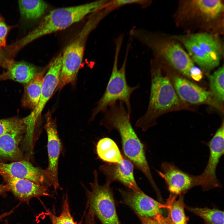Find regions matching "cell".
<instances>
[{"mask_svg":"<svg viewBox=\"0 0 224 224\" xmlns=\"http://www.w3.org/2000/svg\"><path fill=\"white\" fill-rule=\"evenodd\" d=\"M100 122L109 132L114 129L120 137L125 156L141 171L155 189L153 180L145 155L144 146L134 129L124 103L118 101L110 105L103 113Z\"/></svg>","mask_w":224,"mask_h":224,"instance_id":"6da1fadb","label":"cell"},{"mask_svg":"<svg viewBox=\"0 0 224 224\" xmlns=\"http://www.w3.org/2000/svg\"><path fill=\"white\" fill-rule=\"evenodd\" d=\"M151 86L149 104L144 114L135 125L144 132L155 125L156 119L166 111L179 105V97L169 77L158 63H151Z\"/></svg>","mask_w":224,"mask_h":224,"instance_id":"7a4b0ae2","label":"cell"},{"mask_svg":"<svg viewBox=\"0 0 224 224\" xmlns=\"http://www.w3.org/2000/svg\"><path fill=\"white\" fill-rule=\"evenodd\" d=\"M109 0H98L51 11L34 30L16 43L19 49L44 35L64 29L91 13L102 10Z\"/></svg>","mask_w":224,"mask_h":224,"instance_id":"3957f363","label":"cell"},{"mask_svg":"<svg viewBox=\"0 0 224 224\" xmlns=\"http://www.w3.org/2000/svg\"><path fill=\"white\" fill-rule=\"evenodd\" d=\"M129 35L148 47L157 58L165 60L182 74L191 78L190 71L195 66L194 62L174 39H167L156 33L136 28L131 30Z\"/></svg>","mask_w":224,"mask_h":224,"instance_id":"277c9868","label":"cell"},{"mask_svg":"<svg viewBox=\"0 0 224 224\" xmlns=\"http://www.w3.org/2000/svg\"><path fill=\"white\" fill-rule=\"evenodd\" d=\"M123 39L118 37L116 41L115 51L111 74L103 96L92 111L90 121H92L100 112L103 113L111 104L121 101L125 105L128 114L132 112L130 98L133 93L140 87L139 84L131 86L128 84L126 74V66L129 47H127L122 65L118 67V57Z\"/></svg>","mask_w":224,"mask_h":224,"instance_id":"5b68a950","label":"cell"},{"mask_svg":"<svg viewBox=\"0 0 224 224\" xmlns=\"http://www.w3.org/2000/svg\"><path fill=\"white\" fill-rule=\"evenodd\" d=\"M93 174L94 181L90 183L91 190L86 189L87 208L98 217L102 224H121L116 212L110 184L106 182L104 184L100 185L96 170Z\"/></svg>","mask_w":224,"mask_h":224,"instance_id":"8992f818","label":"cell"},{"mask_svg":"<svg viewBox=\"0 0 224 224\" xmlns=\"http://www.w3.org/2000/svg\"><path fill=\"white\" fill-rule=\"evenodd\" d=\"M62 64V54L60 53L51 61L44 76L37 105L29 115L23 118L26 128L25 139L28 141L32 142L35 138L36 124L47 103L55 93L59 82Z\"/></svg>","mask_w":224,"mask_h":224,"instance_id":"52a82bcc","label":"cell"},{"mask_svg":"<svg viewBox=\"0 0 224 224\" xmlns=\"http://www.w3.org/2000/svg\"><path fill=\"white\" fill-rule=\"evenodd\" d=\"M93 26L87 25L65 48L62 54L61 69L55 92L75 80L82 61L86 37Z\"/></svg>","mask_w":224,"mask_h":224,"instance_id":"ba28073f","label":"cell"},{"mask_svg":"<svg viewBox=\"0 0 224 224\" xmlns=\"http://www.w3.org/2000/svg\"><path fill=\"white\" fill-rule=\"evenodd\" d=\"M224 126L222 122L220 127L206 144L209 148V156L206 166L199 175L200 186L204 191L221 186L216 175L220 160L224 154Z\"/></svg>","mask_w":224,"mask_h":224,"instance_id":"9c48e42d","label":"cell"},{"mask_svg":"<svg viewBox=\"0 0 224 224\" xmlns=\"http://www.w3.org/2000/svg\"><path fill=\"white\" fill-rule=\"evenodd\" d=\"M161 170L156 171L163 179L170 194L184 195L193 187L200 186L199 175L186 172L173 163L164 162L161 164Z\"/></svg>","mask_w":224,"mask_h":224,"instance_id":"30bf717a","label":"cell"},{"mask_svg":"<svg viewBox=\"0 0 224 224\" xmlns=\"http://www.w3.org/2000/svg\"><path fill=\"white\" fill-rule=\"evenodd\" d=\"M44 128L47 136L48 165L45 170L49 176L55 192L60 189L58 180V164L62 149L61 142L58 133L56 120L50 111L45 114Z\"/></svg>","mask_w":224,"mask_h":224,"instance_id":"8fae6325","label":"cell"},{"mask_svg":"<svg viewBox=\"0 0 224 224\" xmlns=\"http://www.w3.org/2000/svg\"><path fill=\"white\" fill-rule=\"evenodd\" d=\"M223 10L222 0H187L183 3L180 9V15L184 18H197L209 23L216 20Z\"/></svg>","mask_w":224,"mask_h":224,"instance_id":"7c38bea8","label":"cell"},{"mask_svg":"<svg viewBox=\"0 0 224 224\" xmlns=\"http://www.w3.org/2000/svg\"><path fill=\"white\" fill-rule=\"evenodd\" d=\"M173 84L177 96L182 100L192 104H207L221 110L210 91L180 77H175Z\"/></svg>","mask_w":224,"mask_h":224,"instance_id":"4fadbf2b","label":"cell"},{"mask_svg":"<svg viewBox=\"0 0 224 224\" xmlns=\"http://www.w3.org/2000/svg\"><path fill=\"white\" fill-rule=\"evenodd\" d=\"M123 201L136 213L138 216L152 217L161 214V210L166 205L157 202L146 195L141 189L127 190L120 189Z\"/></svg>","mask_w":224,"mask_h":224,"instance_id":"5bb4252c","label":"cell"},{"mask_svg":"<svg viewBox=\"0 0 224 224\" xmlns=\"http://www.w3.org/2000/svg\"><path fill=\"white\" fill-rule=\"evenodd\" d=\"M0 170L15 178L28 180L47 188L52 186L45 169L34 166L25 160L9 163L0 162Z\"/></svg>","mask_w":224,"mask_h":224,"instance_id":"9a60e30c","label":"cell"},{"mask_svg":"<svg viewBox=\"0 0 224 224\" xmlns=\"http://www.w3.org/2000/svg\"><path fill=\"white\" fill-rule=\"evenodd\" d=\"M10 191L20 202L28 203L32 198L51 196L48 188L31 180L13 177L0 170Z\"/></svg>","mask_w":224,"mask_h":224,"instance_id":"2e32d148","label":"cell"},{"mask_svg":"<svg viewBox=\"0 0 224 224\" xmlns=\"http://www.w3.org/2000/svg\"><path fill=\"white\" fill-rule=\"evenodd\" d=\"M134 166L129 160L123 156L119 163H105L100 166L99 170L105 177L106 182L111 184L117 181L129 189L139 190L134 175Z\"/></svg>","mask_w":224,"mask_h":224,"instance_id":"e0dca14e","label":"cell"},{"mask_svg":"<svg viewBox=\"0 0 224 224\" xmlns=\"http://www.w3.org/2000/svg\"><path fill=\"white\" fill-rule=\"evenodd\" d=\"M26 128L24 124L0 136V157L13 160L22 157L19 145Z\"/></svg>","mask_w":224,"mask_h":224,"instance_id":"ac0fdd59","label":"cell"},{"mask_svg":"<svg viewBox=\"0 0 224 224\" xmlns=\"http://www.w3.org/2000/svg\"><path fill=\"white\" fill-rule=\"evenodd\" d=\"M199 47L210 58L216 67L218 66L223 55V48L222 42L215 35L202 33L189 35Z\"/></svg>","mask_w":224,"mask_h":224,"instance_id":"d6986e66","label":"cell"},{"mask_svg":"<svg viewBox=\"0 0 224 224\" xmlns=\"http://www.w3.org/2000/svg\"><path fill=\"white\" fill-rule=\"evenodd\" d=\"M45 72V70L38 72L25 84L24 93L21 100L23 107L33 110L37 105L41 95Z\"/></svg>","mask_w":224,"mask_h":224,"instance_id":"ffe728a7","label":"cell"},{"mask_svg":"<svg viewBox=\"0 0 224 224\" xmlns=\"http://www.w3.org/2000/svg\"><path fill=\"white\" fill-rule=\"evenodd\" d=\"M171 38L181 42L184 45L187 51V53L193 61L203 70L208 71L216 67L210 58L189 35L173 36Z\"/></svg>","mask_w":224,"mask_h":224,"instance_id":"44dd1931","label":"cell"},{"mask_svg":"<svg viewBox=\"0 0 224 224\" xmlns=\"http://www.w3.org/2000/svg\"><path fill=\"white\" fill-rule=\"evenodd\" d=\"M6 68L8 79L26 84L38 72L33 65L25 62L10 60Z\"/></svg>","mask_w":224,"mask_h":224,"instance_id":"7402d4cb","label":"cell"},{"mask_svg":"<svg viewBox=\"0 0 224 224\" xmlns=\"http://www.w3.org/2000/svg\"><path fill=\"white\" fill-rule=\"evenodd\" d=\"M96 152L99 158L106 163H118L123 157L116 143L107 137L102 138L98 141Z\"/></svg>","mask_w":224,"mask_h":224,"instance_id":"603a6c76","label":"cell"},{"mask_svg":"<svg viewBox=\"0 0 224 224\" xmlns=\"http://www.w3.org/2000/svg\"><path fill=\"white\" fill-rule=\"evenodd\" d=\"M184 195H179L176 199L178 196L170 194L167 200L166 205L168 214L174 224H187L189 220L185 213Z\"/></svg>","mask_w":224,"mask_h":224,"instance_id":"cb8c5ba5","label":"cell"},{"mask_svg":"<svg viewBox=\"0 0 224 224\" xmlns=\"http://www.w3.org/2000/svg\"><path fill=\"white\" fill-rule=\"evenodd\" d=\"M18 5L22 16L28 20H33L40 18L44 14L47 8V4L42 0H19Z\"/></svg>","mask_w":224,"mask_h":224,"instance_id":"d4e9b609","label":"cell"},{"mask_svg":"<svg viewBox=\"0 0 224 224\" xmlns=\"http://www.w3.org/2000/svg\"><path fill=\"white\" fill-rule=\"evenodd\" d=\"M185 208L189 211L202 218L204 222V224H224V212L220 209L186 206Z\"/></svg>","mask_w":224,"mask_h":224,"instance_id":"484cf974","label":"cell"},{"mask_svg":"<svg viewBox=\"0 0 224 224\" xmlns=\"http://www.w3.org/2000/svg\"><path fill=\"white\" fill-rule=\"evenodd\" d=\"M224 66L218 68L208 77L210 91L219 103H223L224 99Z\"/></svg>","mask_w":224,"mask_h":224,"instance_id":"4316f807","label":"cell"},{"mask_svg":"<svg viewBox=\"0 0 224 224\" xmlns=\"http://www.w3.org/2000/svg\"><path fill=\"white\" fill-rule=\"evenodd\" d=\"M62 211L59 216H57L50 211H48V215L52 224H81L75 222L72 216L70 209L68 194H64L63 198Z\"/></svg>","mask_w":224,"mask_h":224,"instance_id":"83f0119b","label":"cell"},{"mask_svg":"<svg viewBox=\"0 0 224 224\" xmlns=\"http://www.w3.org/2000/svg\"><path fill=\"white\" fill-rule=\"evenodd\" d=\"M24 124L23 119L17 117L0 119V136Z\"/></svg>","mask_w":224,"mask_h":224,"instance_id":"f1b7e54d","label":"cell"},{"mask_svg":"<svg viewBox=\"0 0 224 224\" xmlns=\"http://www.w3.org/2000/svg\"><path fill=\"white\" fill-rule=\"evenodd\" d=\"M151 1L143 0H114L109 1L107 8L110 12L121 6L131 4H139L142 7H146L151 3Z\"/></svg>","mask_w":224,"mask_h":224,"instance_id":"f546056e","label":"cell"},{"mask_svg":"<svg viewBox=\"0 0 224 224\" xmlns=\"http://www.w3.org/2000/svg\"><path fill=\"white\" fill-rule=\"evenodd\" d=\"M12 27L9 26L0 14V49L6 47L7 35Z\"/></svg>","mask_w":224,"mask_h":224,"instance_id":"4dcf8cb0","label":"cell"},{"mask_svg":"<svg viewBox=\"0 0 224 224\" xmlns=\"http://www.w3.org/2000/svg\"><path fill=\"white\" fill-rule=\"evenodd\" d=\"M142 224H164L162 219L163 215L159 214L152 217H142L138 216Z\"/></svg>","mask_w":224,"mask_h":224,"instance_id":"1f68e13d","label":"cell"},{"mask_svg":"<svg viewBox=\"0 0 224 224\" xmlns=\"http://www.w3.org/2000/svg\"><path fill=\"white\" fill-rule=\"evenodd\" d=\"M190 74L191 78L196 81H200L202 77V73L201 70L195 66L191 70Z\"/></svg>","mask_w":224,"mask_h":224,"instance_id":"d6a6232c","label":"cell"},{"mask_svg":"<svg viewBox=\"0 0 224 224\" xmlns=\"http://www.w3.org/2000/svg\"><path fill=\"white\" fill-rule=\"evenodd\" d=\"M85 216V224H95V215L92 211L88 209Z\"/></svg>","mask_w":224,"mask_h":224,"instance_id":"836d02e7","label":"cell"},{"mask_svg":"<svg viewBox=\"0 0 224 224\" xmlns=\"http://www.w3.org/2000/svg\"><path fill=\"white\" fill-rule=\"evenodd\" d=\"M5 52L2 49H0V66H2L6 68L10 61L7 59L5 57Z\"/></svg>","mask_w":224,"mask_h":224,"instance_id":"e575fe53","label":"cell"},{"mask_svg":"<svg viewBox=\"0 0 224 224\" xmlns=\"http://www.w3.org/2000/svg\"><path fill=\"white\" fill-rule=\"evenodd\" d=\"M9 191V189L7 184H0V195Z\"/></svg>","mask_w":224,"mask_h":224,"instance_id":"d590c367","label":"cell"},{"mask_svg":"<svg viewBox=\"0 0 224 224\" xmlns=\"http://www.w3.org/2000/svg\"><path fill=\"white\" fill-rule=\"evenodd\" d=\"M162 219L164 224H174L168 214L167 217L163 216Z\"/></svg>","mask_w":224,"mask_h":224,"instance_id":"8d00e7d4","label":"cell"},{"mask_svg":"<svg viewBox=\"0 0 224 224\" xmlns=\"http://www.w3.org/2000/svg\"><path fill=\"white\" fill-rule=\"evenodd\" d=\"M7 80V73L5 72L3 73L0 74V81L3 80Z\"/></svg>","mask_w":224,"mask_h":224,"instance_id":"74e56055","label":"cell"},{"mask_svg":"<svg viewBox=\"0 0 224 224\" xmlns=\"http://www.w3.org/2000/svg\"><path fill=\"white\" fill-rule=\"evenodd\" d=\"M8 216V214L7 212L0 215V221Z\"/></svg>","mask_w":224,"mask_h":224,"instance_id":"f35d334b","label":"cell"}]
</instances>
